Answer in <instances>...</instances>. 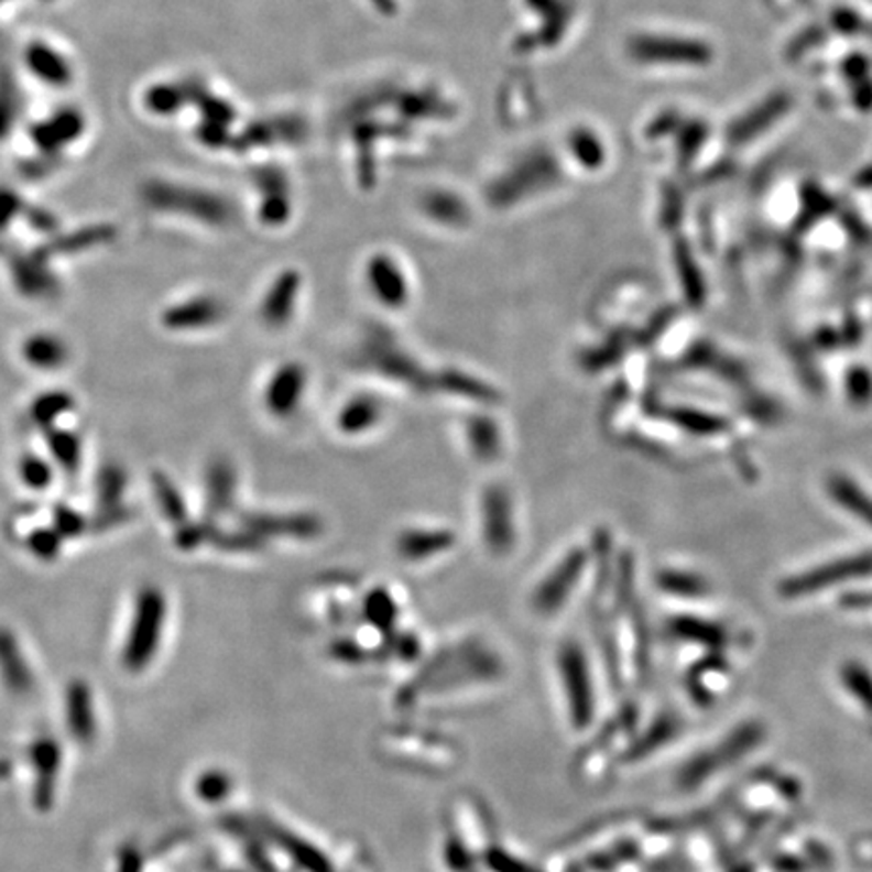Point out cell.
Masks as SVG:
<instances>
[{"label":"cell","mask_w":872,"mask_h":872,"mask_svg":"<svg viewBox=\"0 0 872 872\" xmlns=\"http://www.w3.org/2000/svg\"><path fill=\"white\" fill-rule=\"evenodd\" d=\"M152 483H154L157 505L162 509L164 517L178 527L184 525L188 521V511H186L184 499H182L181 491L176 489V484L172 483L164 472H156Z\"/></svg>","instance_id":"603a6c76"},{"label":"cell","mask_w":872,"mask_h":872,"mask_svg":"<svg viewBox=\"0 0 872 872\" xmlns=\"http://www.w3.org/2000/svg\"><path fill=\"white\" fill-rule=\"evenodd\" d=\"M47 445L53 459L67 471H77L81 462V438L63 428H48Z\"/></svg>","instance_id":"cb8c5ba5"},{"label":"cell","mask_w":872,"mask_h":872,"mask_svg":"<svg viewBox=\"0 0 872 872\" xmlns=\"http://www.w3.org/2000/svg\"><path fill=\"white\" fill-rule=\"evenodd\" d=\"M455 544V535L445 530H408L396 542V549L406 559L436 556Z\"/></svg>","instance_id":"e0dca14e"},{"label":"cell","mask_w":872,"mask_h":872,"mask_svg":"<svg viewBox=\"0 0 872 872\" xmlns=\"http://www.w3.org/2000/svg\"><path fill=\"white\" fill-rule=\"evenodd\" d=\"M84 130V113L79 109L63 108L45 120L39 121L31 132V138L41 150V154L57 156L65 148L77 142Z\"/></svg>","instance_id":"277c9868"},{"label":"cell","mask_w":872,"mask_h":872,"mask_svg":"<svg viewBox=\"0 0 872 872\" xmlns=\"http://www.w3.org/2000/svg\"><path fill=\"white\" fill-rule=\"evenodd\" d=\"M2 2H7V0H0V4H2Z\"/></svg>","instance_id":"e575fe53"},{"label":"cell","mask_w":872,"mask_h":872,"mask_svg":"<svg viewBox=\"0 0 872 872\" xmlns=\"http://www.w3.org/2000/svg\"><path fill=\"white\" fill-rule=\"evenodd\" d=\"M168 604L156 586H145L133 604L132 622L123 642L121 661L130 671H142L152 663L164 634Z\"/></svg>","instance_id":"7a4b0ae2"},{"label":"cell","mask_w":872,"mask_h":872,"mask_svg":"<svg viewBox=\"0 0 872 872\" xmlns=\"http://www.w3.org/2000/svg\"><path fill=\"white\" fill-rule=\"evenodd\" d=\"M241 527L254 533L257 537H295L309 539L321 532V521L314 515H266V513H249L241 521Z\"/></svg>","instance_id":"52a82bcc"},{"label":"cell","mask_w":872,"mask_h":872,"mask_svg":"<svg viewBox=\"0 0 872 872\" xmlns=\"http://www.w3.org/2000/svg\"><path fill=\"white\" fill-rule=\"evenodd\" d=\"M53 530L59 533L63 539L73 537V535H79V532L84 530V520L73 509L63 505V508L55 509V527Z\"/></svg>","instance_id":"d6a6232c"},{"label":"cell","mask_w":872,"mask_h":872,"mask_svg":"<svg viewBox=\"0 0 872 872\" xmlns=\"http://www.w3.org/2000/svg\"><path fill=\"white\" fill-rule=\"evenodd\" d=\"M24 208L26 206L23 205V200L17 194L12 193V190H7V188H0V232L9 229V225L14 220V217L24 212Z\"/></svg>","instance_id":"836d02e7"},{"label":"cell","mask_w":872,"mask_h":872,"mask_svg":"<svg viewBox=\"0 0 872 872\" xmlns=\"http://www.w3.org/2000/svg\"><path fill=\"white\" fill-rule=\"evenodd\" d=\"M61 539L55 530H35L29 535V549L41 559H53L59 554Z\"/></svg>","instance_id":"1f68e13d"},{"label":"cell","mask_w":872,"mask_h":872,"mask_svg":"<svg viewBox=\"0 0 872 872\" xmlns=\"http://www.w3.org/2000/svg\"><path fill=\"white\" fill-rule=\"evenodd\" d=\"M299 295V275L295 271H285L266 291L261 303V319L269 327H283L290 321L295 302Z\"/></svg>","instance_id":"4fadbf2b"},{"label":"cell","mask_w":872,"mask_h":872,"mask_svg":"<svg viewBox=\"0 0 872 872\" xmlns=\"http://www.w3.org/2000/svg\"><path fill=\"white\" fill-rule=\"evenodd\" d=\"M69 726L79 739H87L94 733V713L89 690L84 685H73L69 689Z\"/></svg>","instance_id":"83f0119b"},{"label":"cell","mask_w":872,"mask_h":872,"mask_svg":"<svg viewBox=\"0 0 872 872\" xmlns=\"http://www.w3.org/2000/svg\"><path fill=\"white\" fill-rule=\"evenodd\" d=\"M23 356L36 370H59L69 358V348L55 334H35L24 341Z\"/></svg>","instance_id":"ac0fdd59"},{"label":"cell","mask_w":872,"mask_h":872,"mask_svg":"<svg viewBox=\"0 0 872 872\" xmlns=\"http://www.w3.org/2000/svg\"><path fill=\"white\" fill-rule=\"evenodd\" d=\"M483 513V537L493 554H508L513 547V511L508 489L501 484L487 487L481 501Z\"/></svg>","instance_id":"3957f363"},{"label":"cell","mask_w":872,"mask_h":872,"mask_svg":"<svg viewBox=\"0 0 872 872\" xmlns=\"http://www.w3.org/2000/svg\"><path fill=\"white\" fill-rule=\"evenodd\" d=\"M368 360L374 363L375 368L382 370V374L402 380L416 390H426L430 386V378L423 375V370L412 362L406 353H402L399 348H394L390 341H382L380 346H368L366 351Z\"/></svg>","instance_id":"7c38bea8"},{"label":"cell","mask_w":872,"mask_h":872,"mask_svg":"<svg viewBox=\"0 0 872 872\" xmlns=\"http://www.w3.org/2000/svg\"><path fill=\"white\" fill-rule=\"evenodd\" d=\"M235 489H237V477L229 460L212 462L206 479V505L212 511V515H218L230 508Z\"/></svg>","instance_id":"ffe728a7"},{"label":"cell","mask_w":872,"mask_h":872,"mask_svg":"<svg viewBox=\"0 0 872 872\" xmlns=\"http://www.w3.org/2000/svg\"><path fill=\"white\" fill-rule=\"evenodd\" d=\"M205 91V85L196 81H166V84L152 85L145 91V108L156 116H174L184 106L194 103L200 94Z\"/></svg>","instance_id":"5bb4252c"},{"label":"cell","mask_w":872,"mask_h":872,"mask_svg":"<svg viewBox=\"0 0 872 872\" xmlns=\"http://www.w3.org/2000/svg\"><path fill=\"white\" fill-rule=\"evenodd\" d=\"M382 406L372 396H356L339 412L338 426L346 435L363 433L380 421Z\"/></svg>","instance_id":"44dd1931"},{"label":"cell","mask_w":872,"mask_h":872,"mask_svg":"<svg viewBox=\"0 0 872 872\" xmlns=\"http://www.w3.org/2000/svg\"><path fill=\"white\" fill-rule=\"evenodd\" d=\"M467 438L472 453L481 460L495 459L501 450L499 426L489 416H471L467 423Z\"/></svg>","instance_id":"7402d4cb"},{"label":"cell","mask_w":872,"mask_h":872,"mask_svg":"<svg viewBox=\"0 0 872 872\" xmlns=\"http://www.w3.org/2000/svg\"><path fill=\"white\" fill-rule=\"evenodd\" d=\"M24 65L41 84L67 87L73 81L72 61L47 41H33L24 51Z\"/></svg>","instance_id":"9c48e42d"},{"label":"cell","mask_w":872,"mask_h":872,"mask_svg":"<svg viewBox=\"0 0 872 872\" xmlns=\"http://www.w3.org/2000/svg\"><path fill=\"white\" fill-rule=\"evenodd\" d=\"M0 677L14 693H26L33 685L31 671L19 648V642L4 629H0Z\"/></svg>","instance_id":"9a60e30c"},{"label":"cell","mask_w":872,"mask_h":872,"mask_svg":"<svg viewBox=\"0 0 872 872\" xmlns=\"http://www.w3.org/2000/svg\"><path fill=\"white\" fill-rule=\"evenodd\" d=\"M116 235V230L108 227V225H97V227H89V229L73 230L69 235H63L59 239L48 242L47 247L36 249L43 257H55V254L67 253H81L87 249H94L101 242L111 241V237Z\"/></svg>","instance_id":"d6986e66"},{"label":"cell","mask_w":872,"mask_h":872,"mask_svg":"<svg viewBox=\"0 0 872 872\" xmlns=\"http://www.w3.org/2000/svg\"><path fill=\"white\" fill-rule=\"evenodd\" d=\"M225 315V305L217 297L198 295L186 302L174 303L162 314V324L174 331H193L215 326Z\"/></svg>","instance_id":"ba28073f"},{"label":"cell","mask_w":872,"mask_h":872,"mask_svg":"<svg viewBox=\"0 0 872 872\" xmlns=\"http://www.w3.org/2000/svg\"><path fill=\"white\" fill-rule=\"evenodd\" d=\"M145 205L157 212L194 218L206 225L222 227L230 222L235 208L220 194L181 182L152 181L142 188Z\"/></svg>","instance_id":"6da1fadb"},{"label":"cell","mask_w":872,"mask_h":872,"mask_svg":"<svg viewBox=\"0 0 872 872\" xmlns=\"http://www.w3.org/2000/svg\"><path fill=\"white\" fill-rule=\"evenodd\" d=\"M366 277L372 293L388 307L396 309L408 299L406 277L386 254H375L370 259V263L366 266Z\"/></svg>","instance_id":"30bf717a"},{"label":"cell","mask_w":872,"mask_h":872,"mask_svg":"<svg viewBox=\"0 0 872 872\" xmlns=\"http://www.w3.org/2000/svg\"><path fill=\"white\" fill-rule=\"evenodd\" d=\"M14 285L33 299H51L59 293V279L48 269V259L33 253H14L9 261Z\"/></svg>","instance_id":"5b68a950"},{"label":"cell","mask_w":872,"mask_h":872,"mask_svg":"<svg viewBox=\"0 0 872 872\" xmlns=\"http://www.w3.org/2000/svg\"><path fill=\"white\" fill-rule=\"evenodd\" d=\"M303 388H305V370L302 366L299 363L281 366L266 384V408L275 416H287L297 408Z\"/></svg>","instance_id":"8fae6325"},{"label":"cell","mask_w":872,"mask_h":872,"mask_svg":"<svg viewBox=\"0 0 872 872\" xmlns=\"http://www.w3.org/2000/svg\"><path fill=\"white\" fill-rule=\"evenodd\" d=\"M436 384L443 390H447V392H455V394H460V396L481 400V402H493V400L499 399L495 390L483 384L481 380L471 378V375L459 374V372H453V370H447L445 374L438 375Z\"/></svg>","instance_id":"d4e9b609"},{"label":"cell","mask_w":872,"mask_h":872,"mask_svg":"<svg viewBox=\"0 0 872 872\" xmlns=\"http://www.w3.org/2000/svg\"><path fill=\"white\" fill-rule=\"evenodd\" d=\"M73 404H75V402H73L72 396H69L67 392H61V390L47 392V394H43V396L36 399L33 408H31V416H33V421H35L39 426H43V428H55L57 418L65 416V414H69V412L73 411Z\"/></svg>","instance_id":"484cf974"},{"label":"cell","mask_w":872,"mask_h":872,"mask_svg":"<svg viewBox=\"0 0 872 872\" xmlns=\"http://www.w3.org/2000/svg\"><path fill=\"white\" fill-rule=\"evenodd\" d=\"M123 472L120 469L109 467L99 477V501L103 508L113 509L120 503L121 491H123Z\"/></svg>","instance_id":"4dcf8cb0"},{"label":"cell","mask_w":872,"mask_h":872,"mask_svg":"<svg viewBox=\"0 0 872 872\" xmlns=\"http://www.w3.org/2000/svg\"><path fill=\"white\" fill-rule=\"evenodd\" d=\"M830 491H832L836 501L842 503L850 513L859 515V520L872 525V499L864 495L857 484L848 481L844 477H836L835 481L830 483Z\"/></svg>","instance_id":"4316f807"},{"label":"cell","mask_w":872,"mask_h":872,"mask_svg":"<svg viewBox=\"0 0 872 872\" xmlns=\"http://www.w3.org/2000/svg\"><path fill=\"white\" fill-rule=\"evenodd\" d=\"M21 97L9 79L0 81V138L11 132L12 123L19 118Z\"/></svg>","instance_id":"f1b7e54d"},{"label":"cell","mask_w":872,"mask_h":872,"mask_svg":"<svg viewBox=\"0 0 872 872\" xmlns=\"http://www.w3.org/2000/svg\"><path fill=\"white\" fill-rule=\"evenodd\" d=\"M21 477L31 489H45L53 479V471L51 465L41 457L29 455L21 460Z\"/></svg>","instance_id":"f546056e"},{"label":"cell","mask_w":872,"mask_h":872,"mask_svg":"<svg viewBox=\"0 0 872 872\" xmlns=\"http://www.w3.org/2000/svg\"><path fill=\"white\" fill-rule=\"evenodd\" d=\"M871 568L872 557H850V559H844V562H836L830 568L816 569V571H811V574L802 576L798 580L789 581V584H787V593H802L808 592V590H818V588L835 584V580H838V578L842 580V578L854 576V574H862V571H866V569Z\"/></svg>","instance_id":"2e32d148"},{"label":"cell","mask_w":872,"mask_h":872,"mask_svg":"<svg viewBox=\"0 0 872 872\" xmlns=\"http://www.w3.org/2000/svg\"><path fill=\"white\" fill-rule=\"evenodd\" d=\"M588 562V556L584 549H574L568 556L564 557L556 569L542 581V586L535 590L533 604L542 612H554L556 608L568 600L569 592L576 588V581L580 578L584 566Z\"/></svg>","instance_id":"8992f818"}]
</instances>
